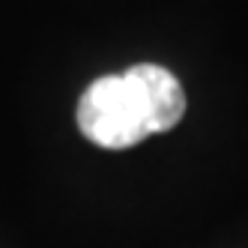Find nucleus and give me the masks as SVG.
Masks as SVG:
<instances>
[{"label":"nucleus","mask_w":248,"mask_h":248,"mask_svg":"<svg viewBox=\"0 0 248 248\" xmlns=\"http://www.w3.org/2000/svg\"><path fill=\"white\" fill-rule=\"evenodd\" d=\"M78 129L105 150H126L153 135V123L138 87L126 72L96 78L78 102Z\"/></svg>","instance_id":"1"},{"label":"nucleus","mask_w":248,"mask_h":248,"mask_svg":"<svg viewBox=\"0 0 248 248\" xmlns=\"http://www.w3.org/2000/svg\"><path fill=\"white\" fill-rule=\"evenodd\" d=\"M126 75L138 87L140 99L147 105V114H150V123H153V135L170 132L186 114V93H183V84L176 81V75L168 72L165 66H155V63L129 66Z\"/></svg>","instance_id":"2"}]
</instances>
